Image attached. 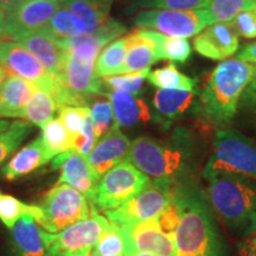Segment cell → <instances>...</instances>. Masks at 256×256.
I'll use <instances>...</instances> for the list:
<instances>
[{"label":"cell","instance_id":"cell-1","mask_svg":"<svg viewBox=\"0 0 256 256\" xmlns=\"http://www.w3.org/2000/svg\"><path fill=\"white\" fill-rule=\"evenodd\" d=\"M194 142L188 130L177 128L166 142L139 136L130 142L127 162L153 180L174 184L190 171Z\"/></svg>","mask_w":256,"mask_h":256},{"label":"cell","instance_id":"cell-2","mask_svg":"<svg viewBox=\"0 0 256 256\" xmlns=\"http://www.w3.org/2000/svg\"><path fill=\"white\" fill-rule=\"evenodd\" d=\"M256 78V66L226 58L211 72L200 94V112L210 124L223 126L235 116L242 95Z\"/></svg>","mask_w":256,"mask_h":256},{"label":"cell","instance_id":"cell-3","mask_svg":"<svg viewBox=\"0 0 256 256\" xmlns=\"http://www.w3.org/2000/svg\"><path fill=\"white\" fill-rule=\"evenodd\" d=\"M208 200L228 228L247 234L256 226V180L236 174L204 176Z\"/></svg>","mask_w":256,"mask_h":256},{"label":"cell","instance_id":"cell-4","mask_svg":"<svg viewBox=\"0 0 256 256\" xmlns=\"http://www.w3.org/2000/svg\"><path fill=\"white\" fill-rule=\"evenodd\" d=\"M183 210L174 232V256H226L206 200L191 188L182 190Z\"/></svg>","mask_w":256,"mask_h":256},{"label":"cell","instance_id":"cell-5","mask_svg":"<svg viewBox=\"0 0 256 256\" xmlns=\"http://www.w3.org/2000/svg\"><path fill=\"white\" fill-rule=\"evenodd\" d=\"M214 174H236L256 180V140L232 128L217 130L203 176Z\"/></svg>","mask_w":256,"mask_h":256},{"label":"cell","instance_id":"cell-6","mask_svg":"<svg viewBox=\"0 0 256 256\" xmlns=\"http://www.w3.org/2000/svg\"><path fill=\"white\" fill-rule=\"evenodd\" d=\"M92 60L63 50L62 66L55 78V96L58 108L63 106L89 107L92 95H104V83L98 76Z\"/></svg>","mask_w":256,"mask_h":256},{"label":"cell","instance_id":"cell-7","mask_svg":"<svg viewBox=\"0 0 256 256\" xmlns=\"http://www.w3.org/2000/svg\"><path fill=\"white\" fill-rule=\"evenodd\" d=\"M75 188L57 184L38 206H30L28 215L34 217L46 232L56 234L80 220L88 218L95 209Z\"/></svg>","mask_w":256,"mask_h":256},{"label":"cell","instance_id":"cell-8","mask_svg":"<svg viewBox=\"0 0 256 256\" xmlns=\"http://www.w3.org/2000/svg\"><path fill=\"white\" fill-rule=\"evenodd\" d=\"M136 26L153 30L170 37L190 38L214 24L208 8L178 11V10H142L133 19Z\"/></svg>","mask_w":256,"mask_h":256},{"label":"cell","instance_id":"cell-9","mask_svg":"<svg viewBox=\"0 0 256 256\" xmlns=\"http://www.w3.org/2000/svg\"><path fill=\"white\" fill-rule=\"evenodd\" d=\"M174 184L168 182L151 180L142 191L122 206L104 211L106 217L120 226L158 218L174 198Z\"/></svg>","mask_w":256,"mask_h":256},{"label":"cell","instance_id":"cell-10","mask_svg":"<svg viewBox=\"0 0 256 256\" xmlns=\"http://www.w3.org/2000/svg\"><path fill=\"white\" fill-rule=\"evenodd\" d=\"M151 179L127 160L114 166L102 176L96 191L95 206L98 210L116 209L136 196Z\"/></svg>","mask_w":256,"mask_h":256},{"label":"cell","instance_id":"cell-11","mask_svg":"<svg viewBox=\"0 0 256 256\" xmlns=\"http://www.w3.org/2000/svg\"><path fill=\"white\" fill-rule=\"evenodd\" d=\"M110 220L94 210L88 218L72 224L62 232L48 234L50 256H90Z\"/></svg>","mask_w":256,"mask_h":256},{"label":"cell","instance_id":"cell-12","mask_svg":"<svg viewBox=\"0 0 256 256\" xmlns=\"http://www.w3.org/2000/svg\"><path fill=\"white\" fill-rule=\"evenodd\" d=\"M60 8L58 0H18L5 14L4 37L19 42L44 30Z\"/></svg>","mask_w":256,"mask_h":256},{"label":"cell","instance_id":"cell-13","mask_svg":"<svg viewBox=\"0 0 256 256\" xmlns=\"http://www.w3.org/2000/svg\"><path fill=\"white\" fill-rule=\"evenodd\" d=\"M0 64L8 75L28 80L37 86L38 89L54 94L55 78L20 42L4 40L0 38Z\"/></svg>","mask_w":256,"mask_h":256},{"label":"cell","instance_id":"cell-14","mask_svg":"<svg viewBox=\"0 0 256 256\" xmlns=\"http://www.w3.org/2000/svg\"><path fill=\"white\" fill-rule=\"evenodd\" d=\"M120 230L126 244V256L138 252H151L158 256L176 254L174 234L164 232L158 218L121 226Z\"/></svg>","mask_w":256,"mask_h":256},{"label":"cell","instance_id":"cell-15","mask_svg":"<svg viewBox=\"0 0 256 256\" xmlns=\"http://www.w3.org/2000/svg\"><path fill=\"white\" fill-rule=\"evenodd\" d=\"M52 168H60V171L57 184H68L75 188L84 194L92 206H95L100 178L90 168L86 156L72 150L55 156L52 159Z\"/></svg>","mask_w":256,"mask_h":256},{"label":"cell","instance_id":"cell-16","mask_svg":"<svg viewBox=\"0 0 256 256\" xmlns=\"http://www.w3.org/2000/svg\"><path fill=\"white\" fill-rule=\"evenodd\" d=\"M126 28L124 24L114 19H108L94 32L83 34L78 37L57 40V43L62 50L70 51L83 58L96 62L101 51L118 37L122 36Z\"/></svg>","mask_w":256,"mask_h":256},{"label":"cell","instance_id":"cell-17","mask_svg":"<svg viewBox=\"0 0 256 256\" xmlns=\"http://www.w3.org/2000/svg\"><path fill=\"white\" fill-rule=\"evenodd\" d=\"M238 34L232 23H214L194 38V48L200 55L212 60H223L238 52Z\"/></svg>","mask_w":256,"mask_h":256},{"label":"cell","instance_id":"cell-18","mask_svg":"<svg viewBox=\"0 0 256 256\" xmlns=\"http://www.w3.org/2000/svg\"><path fill=\"white\" fill-rule=\"evenodd\" d=\"M130 148V139L121 132L116 124L110 132L96 142L86 158L98 177L101 179L106 172L127 159Z\"/></svg>","mask_w":256,"mask_h":256},{"label":"cell","instance_id":"cell-19","mask_svg":"<svg viewBox=\"0 0 256 256\" xmlns=\"http://www.w3.org/2000/svg\"><path fill=\"white\" fill-rule=\"evenodd\" d=\"M153 107L162 118V124H170L200 110V92L158 88L153 96Z\"/></svg>","mask_w":256,"mask_h":256},{"label":"cell","instance_id":"cell-20","mask_svg":"<svg viewBox=\"0 0 256 256\" xmlns=\"http://www.w3.org/2000/svg\"><path fill=\"white\" fill-rule=\"evenodd\" d=\"M12 240L19 256H50L48 232L25 214L11 229Z\"/></svg>","mask_w":256,"mask_h":256},{"label":"cell","instance_id":"cell-21","mask_svg":"<svg viewBox=\"0 0 256 256\" xmlns=\"http://www.w3.org/2000/svg\"><path fill=\"white\" fill-rule=\"evenodd\" d=\"M37 86L28 80L8 75L0 88V119H24V112Z\"/></svg>","mask_w":256,"mask_h":256},{"label":"cell","instance_id":"cell-22","mask_svg":"<svg viewBox=\"0 0 256 256\" xmlns=\"http://www.w3.org/2000/svg\"><path fill=\"white\" fill-rule=\"evenodd\" d=\"M113 107L115 122L118 126L134 127L138 124H147L152 120V114L148 106L142 98L130 92L112 89L106 92Z\"/></svg>","mask_w":256,"mask_h":256},{"label":"cell","instance_id":"cell-23","mask_svg":"<svg viewBox=\"0 0 256 256\" xmlns=\"http://www.w3.org/2000/svg\"><path fill=\"white\" fill-rule=\"evenodd\" d=\"M51 160L52 156L46 151L42 136H38L10 160L2 168V174L8 180H14L16 178L31 174Z\"/></svg>","mask_w":256,"mask_h":256},{"label":"cell","instance_id":"cell-24","mask_svg":"<svg viewBox=\"0 0 256 256\" xmlns=\"http://www.w3.org/2000/svg\"><path fill=\"white\" fill-rule=\"evenodd\" d=\"M19 42L37 57L54 78L58 76L62 66L63 50L55 37L46 30H40L28 34Z\"/></svg>","mask_w":256,"mask_h":256},{"label":"cell","instance_id":"cell-25","mask_svg":"<svg viewBox=\"0 0 256 256\" xmlns=\"http://www.w3.org/2000/svg\"><path fill=\"white\" fill-rule=\"evenodd\" d=\"M126 42L127 51L122 74L150 69L152 64L159 60L154 43L142 28L132 32L126 37Z\"/></svg>","mask_w":256,"mask_h":256},{"label":"cell","instance_id":"cell-26","mask_svg":"<svg viewBox=\"0 0 256 256\" xmlns=\"http://www.w3.org/2000/svg\"><path fill=\"white\" fill-rule=\"evenodd\" d=\"M60 4L81 19L88 32H94L110 19L113 0H58Z\"/></svg>","mask_w":256,"mask_h":256},{"label":"cell","instance_id":"cell-27","mask_svg":"<svg viewBox=\"0 0 256 256\" xmlns=\"http://www.w3.org/2000/svg\"><path fill=\"white\" fill-rule=\"evenodd\" d=\"M145 32L154 43L159 60H168L172 62L184 63L190 58L192 48L186 38L170 37L153 30H145Z\"/></svg>","mask_w":256,"mask_h":256},{"label":"cell","instance_id":"cell-28","mask_svg":"<svg viewBox=\"0 0 256 256\" xmlns=\"http://www.w3.org/2000/svg\"><path fill=\"white\" fill-rule=\"evenodd\" d=\"M127 42L126 37L118 38L108 44L101 51L95 63L96 74L100 78L122 74L126 60Z\"/></svg>","mask_w":256,"mask_h":256},{"label":"cell","instance_id":"cell-29","mask_svg":"<svg viewBox=\"0 0 256 256\" xmlns=\"http://www.w3.org/2000/svg\"><path fill=\"white\" fill-rule=\"evenodd\" d=\"M57 110L58 104L55 96L49 92L38 89L31 96L25 107L24 119L42 128L54 119Z\"/></svg>","mask_w":256,"mask_h":256},{"label":"cell","instance_id":"cell-30","mask_svg":"<svg viewBox=\"0 0 256 256\" xmlns=\"http://www.w3.org/2000/svg\"><path fill=\"white\" fill-rule=\"evenodd\" d=\"M147 80L151 84L159 89L197 90V80L188 78L179 72L174 63H168L162 68L150 72Z\"/></svg>","mask_w":256,"mask_h":256},{"label":"cell","instance_id":"cell-31","mask_svg":"<svg viewBox=\"0 0 256 256\" xmlns=\"http://www.w3.org/2000/svg\"><path fill=\"white\" fill-rule=\"evenodd\" d=\"M44 30L49 32L56 40L72 38L81 36L83 34H88L87 26L81 19L62 5Z\"/></svg>","mask_w":256,"mask_h":256},{"label":"cell","instance_id":"cell-32","mask_svg":"<svg viewBox=\"0 0 256 256\" xmlns=\"http://www.w3.org/2000/svg\"><path fill=\"white\" fill-rule=\"evenodd\" d=\"M42 140L49 154L55 156L72 150V139L60 122V119H52L42 127Z\"/></svg>","mask_w":256,"mask_h":256},{"label":"cell","instance_id":"cell-33","mask_svg":"<svg viewBox=\"0 0 256 256\" xmlns=\"http://www.w3.org/2000/svg\"><path fill=\"white\" fill-rule=\"evenodd\" d=\"M31 124L23 120L10 122L5 130L0 132V165L14 153L22 142L30 136Z\"/></svg>","mask_w":256,"mask_h":256},{"label":"cell","instance_id":"cell-34","mask_svg":"<svg viewBox=\"0 0 256 256\" xmlns=\"http://www.w3.org/2000/svg\"><path fill=\"white\" fill-rule=\"evenodd\" d=\"M90 256H126V244L119 226L110 222V226L92 248Z\"/></svg>","mask_w":256,"mask_h":256},{"label":"cell","instance_id":"cell-35","mask_svg":"<svg viewBox=\"0 0 256 256\" xmlns=\"http://www.w3.org/2000/svg\"><path fill=\"white\" fill-rule=\"evenodd\" d=\"M254 6L252 0H211L206 8L214 23H230L243 10Z\"/></svg>","mask_w":256,"mask_h":256},{"label":"cell","instance_id":"cell-36","mask_svg":"<svg viewBox=\"0 0 256 256\" xmlns=\"http://www.w3.org/2000/svg\"><path fill=\"white\" fill-rule=\"evenodd\" d=\"M150 72H151L150 69H145L142 72H126L124 75L120 74V75L108 76V78H104L102 80H104V84L112 89H119V90L138 95L142 92L144 83H145V80L148 76Z\"/></svg>","mask_w":256,"mask_h":256},{"label":"cell","instance_id":"cell-37","mask_svg":"<svg viewBox=\"0 0 256 256\" xmlns=\"http://www.w3.org/2000/svg\"><path fill=\"white\" fill-rule=\"evenodd\" d=\"M134 8H158L192 11L206 8L211 0H132Z\"/></svg>","mask_w":256,"mask_h":256},{"label":"cell","instance_id":"cell-38","mask_svg":"<svg viewBox=\"0 0 256 256\" xmlns=\"http://www.w3.org/2000/svg\"><path fill=\"white\" fill-rule=\"evenodd\" d=\"M89 110L94 124L96 139L98 140L116 124L113 107L110 100H98L95 101L92 107H89Z\"/></svg>","mask_w":256,"mask_h":256},{"label":"cell","instance_id":"cell-39","mask_svg":"<svg viewBox=\"0 0 256 256\" xmlns=\"http://www.w3.org/2000/svg\"><path fill=\"white\" fill-rule=\"evenodd\" d=\"M28 209H30V206L14 196H10V194L0 196V220L8 229H12V226L22 216L28 214Z\"/></svg>","mask_w":256,"mask_h":256},{"label":"cell","instance_id":"cell-40","mask_svg":"<svg viewBox=\"0 0 256 256\" xmlns=\"http://www.w3.org/2000/svg\"><path fill=\"white\" fill-rule=\"evenodd\" d=\"M96 142H98V139H96V136H95L94 124H92L90 110H89V107H87V110H86V114H84V121H83L82 130L81 133L74 139L72 150L80 153V154H82L83 156H87L89 153H90Z\"/></svg>","mask_w":256,"mask_h":256},{"label":"cell","instance_id":"cell-41","mask_svg":"<svg viewBox=\"0 0 256 256\" xmlns=\"http://www.w3.org/2000/svg\"><path fill=\"white\" fill-rule=\"evenodd\" d=\"M86 110H87V107H74V106H63V107L58 108V119L66 127V130H68L72 142L81 133Z\"/></svg>","mask_w":256,"mask_h":256},{"label":"cell","instance_id":"cell-42","mask_svg":"<svg viewBox=\"0 0 256 256\" xmlns=\"http://www.w3.org/2000/svg\"><path fill=\"white\" fill-rule=\"evenodd\" d=\"M230 23L238 36L248 40L256 38V6L243 10Z\"/></svg>","mask_w":256,"mask_h":256},{"label":"cell","instance_id":"cell-43","mask_svg":"<svg viewBox=\"0 0 256 256\" xmlns=\"http://www.w3.org/2000/svg\"><path fill=\"white\" fill-rule=\"evenodd\" d=\"M241 104L246 110H248L249 113L256 118V78L252 80L246 88L242 95Z\"/></svg>","mask_w":256,"mask_h":256},{"label":"cell","instance_id":"cell-44","mask_svg":"<svg viewBox=\"0 0 256 256\" xmlns=\"http://www.w3.org/2000/svg\"><path fill=\"white\" fill-rule=\"evenodd\" d=\"M238 58L256 66V42L243 46L238 52Z\"/></svg>","mask_w":256,"mask_h":256},{"label":"cell","instance_id":"cell-45","mask_svg":"<svg viewBox=\"0 0 256 256\" xmlns=\"http://www.w3.org/2000/svg\"><path fill=\"white\" fill-rule=\"evenodd\" d=\"M240 256H256V242L246 238L238 246Z\"/></svg>","mask_w":256,"mask_h":256},{"label":"cell","instance_id":"cell-46","mask_svg":"<svg viewBox=\"0 0 256 256\" xmlns=\"http://www.w3.org/2000/svg\"><path fill=\"white\" fill-rule=\"evenodd\" d=\"M18 0H0V8L4 10L6 14V12H8L10 10L14 8Z\"/></svg>","mask_w":256,"mask_h":256},{"label":"cell","instance_id":"cell-47","mask_svg":"<svg viewBox=\"0 0 256 256\" xmlns=\"http://www.w3.org/2000/svg\"><path fill=\"white\" fill-rule=\"evenodd\" d=\"M5 11L0 8V37H4V28H5Z\"/></svg>","mask_w":256,"mask_h":256},{"label":"cell","instance_id":"cell-48","mask_svg":"<svg viewBox=\"0 0 256 256\" xmlns=\"http://www.w3.org/2000/svg\"><path fill=\"white\" fill-rule=\"evenodd\" d=\"M6 78H8V72H6V70L2 68V66L0 64V88H2V83H4Z\"/></svg>","mask_w":256,"mask_h":256},{"label":"cell","instance_id":"cell-49","mask_svg":"<svg viewBox=\"0 0 256 256\" xmlns=\"http://www.w3.org/2000/svg\"><path fill=\"white\" fill-rule=\"evenodd\" d=\"M127 256H158V255H156L154 252H133V254H130Z\"/></svg>","mask_w":256,"mask_h":256},{"label":"cell","instance_id":"cell-50","mask_svg":"<svg viewBox=\"0 0 256 256\" xmlns=\"http://www.w3.org/2000/svg\"><path fill=\"white\" fill-rule=\"evenodd\" d=\"M10 126V122L8 120H4V119H0V132H2V130H5L6 128Z\"/></svg>","mask_w":256,"mask_h":256},{"label":"cell","instance_id":"cell-51","mask_svg":"<svg viewBox=\"0 0 256 256\" xmlns=\"http://www.w3.org/2000/svg\"><path fill=\"white\" fill-rule=\"evenodd\" d=\"M247 240H250V241L256 242V226H254V229L252 230V232L247 236Z\"/></svg>","mask_w":256,"mask_h":256},{"label":"cell","instance_id":"cell-52","mask_svg":"<svg viewBox=\"0 0 256 256\" xmlns=\"http://www.w3.org/2000/svg\"><path fill=\"white\" fill-rule=\"evenodd\" d=\"M252 2H254V4L256 5V0H252Z\"/></svg>","mask_w":256,"mask_h":256},{"label":"cell","instance_id":"cell-53","mask_svg":"<svg viewBox=\"0 0 256 256\" xmlns=\"http://www.w3.org/2000/svg\"><path fill=\"white\" fill-rule=\"evenodd\" d=\"M0 196H2V194H0Z\"/></svg>","mask_w":256,"mask_h":256}]
</instances>
